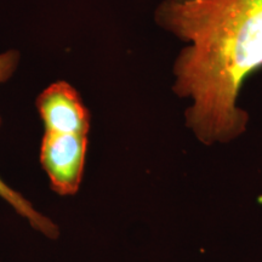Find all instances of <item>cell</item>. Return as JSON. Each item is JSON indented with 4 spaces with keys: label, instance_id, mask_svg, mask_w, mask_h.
<instances>
[{
    "label": "cell",
    "instance_id": "obj_1",
    "mask_svg": "<svg viewBox=\"0 0 262 262\" xmlns=\"http://www.w3.org/2000/svg\"><path fill=\"white\" fill-rule=\"evenodd\" d=\"M155 19L183 42L172 91L188 102L185 126L204 146L234 142L250 120L241 93L262 70V0H163Z\"/></svg>",
    "mask_w": 262,
    "mask_h": 262
},
{
    "label": "cell",
    "instance_id": "obj_2",
    "mask_svg": "<svg viewBox=\"0 0 262 262\" xmlns=\"http://www.w3.org/2000/svg\"><path fill=\"white\" fill-rule=\"evenodd\" d=\"M89 134L44 131L39 162L55 194L74 196L83 183Z\"/></svg>",
    "mask_w": 262,
    "mask_h": 262
},
{
    "label": "cell",
    "instance_id": "obj_3",
    "mask_svg": "<svg viewBox=\"0 0 262 262\" xmlns=\"http://www.w3.org/2000/svg\"><path fill=\"white\" fill-rule=\"evenodd\" d=\"M44 131L89 134L91 116L79 93L66 81L48 86L37 98Z\"/></svg>",
    "mask_w": 262,
    "mask_h": 262
},
{
    "label": "cell",
    "instance_id": "obj_4",
    "mask_svg": "<svg viewBox=\"0 0 262 262\" xmlns=\"http://www.w3.org/2000/svg\"><path fill=\"white\" fill-rule=\"evenodd\" d=\"M0 126H2V117H0ZM0 199L10 206L15 214L21 217L35 233L52 242L57 241L61 237L60 225L45 212L39 210L24 193L12 187L2 176H0Z\"/></svg>",
    "mask_w": 262,
    "mask_h": 262
},
{
    "label": "cell",
    "instance_id": "obj_5",
    "mask_svg": "<svg viewBox=\"0 0 262 262\" xmlns=\"http://www.w3.org/2000/svg\"><path fill=\"white\" fill-rule=\"evenodd\" d=\"M18 63V52L15 50L0 55V83H4L11 77Z\"/></svg>",
    "mask_w": 262,
    "mask_h": 262
},
{
    "label": "cell",
    "instance_id": "obj_6",
    "mask_svg": "<svg viewBox=\"0 0 262 262\" xmlns=\"http://www.w3.org/2000/svg\"><path fill=\"white\" fill-rule=\"evenodd\" d=\"M0 262H3V260H2V257H0Z\"/></svg>",
    "mask_w": 262,
    "mask_h": 262
}]
</instances>
